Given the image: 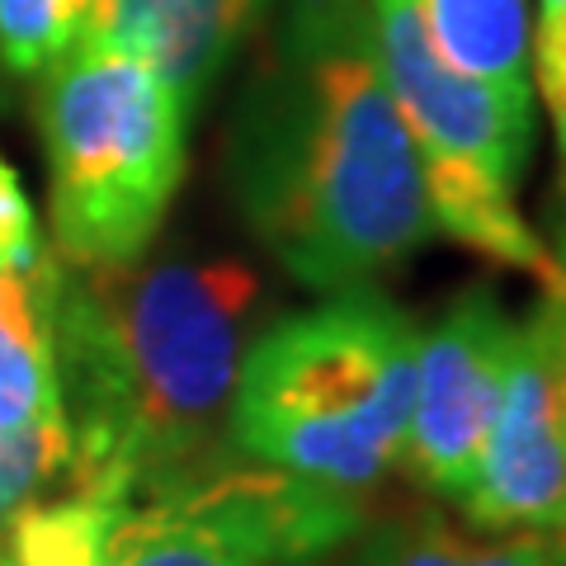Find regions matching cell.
<instances>
[{"instance_id":"obj_17","label":"cell","mask_w":566,"mask_h":566,"mask_svg":"<svg viewBox=\"0 0 566 566\" xmlns=\"http://www.w3.org/2000/svg\"><path fill=\"white\" fill-rule=\"evenodd\" d=\"M553 547H557V566H566V528H562V534H553Z\"/></svg>"},{"instance_id":"obj_1","label":"cell","mask_w":566,"mask_h":566,"mask_svg":"<svg viewBox=\"0 0 566 566\" xmlns=\"http://www.w3.org/2000/svg\"><path fill=\"white\" fill-rule=\"evenodd\" d=\"M227 185L260 245L312 293L364 289L439 237L368 0L289 6L227 128Z\"/></svg>"},{"instance_id":"obj_15","label":"cell","mask_w":566,"mask_h":566,"mask_svg":"<svg viewBox=\"0 0 566 566\" xmlns=\"http://www.w3.org/2000/svg\"><path fill=\"white\" fill-rule=\"evenodd\" d=\"M39 241V222H33V208L24 199L14 170L0 161V251H33Z\"/></svg>"},{"instance_id":"obj_9","label":"cell","mask_w":566,"mask_h":566,"mask_svg":"<svg viewBox=\"0 0 566 566\" xmlns=\"http://www.w3.org/2000/svg\"><path fill=\"white\" fill-rule=\"evenodd\" d=\"M62 264L43 245L0 251V434L66 420L57 382V307Z\"/></svg>"},{"instance_id":"obj_19","label":"cell","mask_w":566,"mask_h":566,"mask_svg":"<svg viewBox=\"0 0 566 566\" xmlns=\"http://www.w3.org/2000/svg\"><path fill=\"white\" fill-rule=\"evenodd\" d=\"M0 566H10V557H6V553H0Z\"/></svg>"},{"instance_id":"obj_2","label":"cell","mask_w":566,"mask_h":566,"mask_svg":"<svg viewBox=\"0 0 566 566\" xmlns=\"http://www.w3.org/2000/svg\"><path fill=\"white\" fill-rule=\"evenodd\" d=\"M264 289L241 260L62 264L66 495L142 505L232 458L227 411Z\"/></svg>"},{"instance_id":"obj_6","label":"cell","mask_w":566,"mask_h":566,"mask_svg":"<svg viewBox=\"0 0 566 566\" xmlns=\"http://www.w3.org/2000/svg\"><path fill=\"white\" fill-rule=\"evenodd\" d=\"M515 326L486 283L463 289L444 316L416 340V397L401 468L424 491L463 501L482 458L501 382L515 349Z\"/></svg>"},{"instance_id":"obj_10","label":"cell","mask_w":566,"mask_h":566,"mask_svg":"<svg viewBox=\"0 0 566 566\" xmlns=\"http://www.w3.org/2000/svg\"><path fill=\"white\" fill-rule=\"evenodd\" d=\"M354 566H557V547L547 534H486V528L468 534L424 510L378 528Z\"/></svg>"},{"instance_id":"obj_16","label":"cell","mask_w":566,"mask_h":566,"mask_svg":"<svg viewBox=\"0 0 566 566\" xmlns=\"http://www.w3.org/2000/svg\"><path fill=\"white\" fill-rule=\"evenodd\" d=\"M557 156H562V180H557V245H553V255L562 264V274H566V133H557Z\"/></svg>"},{"instance_id":"obj_18","label":"cell","mask_w":566,"mask_h":566,"mask_svg":"<svg viewBox=\"0 0 566 566\" xmlns=\"http://www.w3.org/2000/svg\"><path fill=\"white\" fill-rule=\"evenodd\" d=\"M553 10H566V0H538V14H553Z\"/></svg>"},{"instance_id":"obj_4","label":"cell","mask_w":566,"mask_h":566,"mask_svg":"<svg viewBox=\"0 0 566 566\" xmlns=\"http://www.w3.org/2000/svg\"><path fill=\"white\" fill-rule=\"evenodd\" d=\"M52 241L66 264H133L185 180L189 114L156 71L99 33L43 71Z\"/></svg>"},{"instance_id":"obj_5","label":"cell","mask_w":566,"mask_h":566,"mask_svg":"<svg viewBox=\"0 0 566 566\" xmlns=\"http://www.w3.org/2000/svg\"><path fill=\"white\" fill-rule=\"evenodd\" d=\"M486 534H562L566 528V293L515 326L472 486L458 501Z\"/></svg>"},{"instance_id":"obj_13","label":"cell","mask_w":566,"mask_h":566,"mask_svg":"<svg viewBox=\"0 0 566 566\" xmlns=\"http://www.w3.org/2000/svg\"><path fill=\"white\" fill-rule=\"evenodd\" d=\"M71 472V430L66 420L33 424V430L0 434V553H6L10 524L29 505L48 501V491Z\"/></svg>"},{"instance_id":"obj_8","label":"cell","mask_w":566,"mask_h":566,"mask_svg":"<svg viewBox=\"0 0 566 566\" xmlns=\"http://www.w3.org/2000/svg\"><path fill=\"white\" fill-rule=\"evenodd\" d=\"M274 0H95L91 33L147 62L193 118Z\"/></svg>"},{"instance_id":"obj_14","label":"cell","mask_w":566,"mask_h":566,"mask_svg":"<svg viewBox=\"0 0 566 566\" xmlns=\"http://www.w3.org/2000/svg\"><path fill=\"white\" fill-rule=\"evenodd\" d=\"M528 66L538 76L553 128L566 133V10L538 14V39H534V52H528Z\"/></svg>"},{"instance_id":"obj_12","label":"cell","mask_w":566,"mask_h":566,"mask_svg":"<svg viewBox=\"0 0 566 566\" xmlns=\"http://www.w3.org/2000/svg\"><path fill=\"white\" fill-rule=\"evenodd\" d=\"M95 20V0H0V62L10 76H43Z\"/></svg>"},{"instance_id":"obj_7","label":"cell","mask_w":566,"mask_h":566,"mask_svg":"<svg viewBox=\"0 0 566 566\" xmlns=\"http://www.w3.org/2000/svg\"><path fill=\"white\" fill-rule=\"evenodd\" d=\"M368 39L387 95L416 137L420 166H476L505 189L534 156V95L482 85L439 57L416 0H368Z\"/></svg>"},{"instance_id":"obj_3","label":"cell","mask_w":566,"mask_h":566,"mask_svg":"<svg viewBox=\"0 0 566 566\" xmlns=\"http://www.w3.org/2000/svg\"><path fill=\"white\" fill-rule=\"evenodd\" d=\"M420 331L374 283L326 293L241 354L227 449L349 495L401 468Z\"/></svg>"},{"instance_id":"obj_11","label":"cell","mask_w":566,"mask_h":566,"mask_svg":"<svg viewBox=\"0 0 566 566\" xmlns=\"http://www.w3.org/2000/svg\"><path fill=\"white\" fill-rule=\"evenodd\" d=\"M118 505L57 495L29 505L10 524V566H109V524Z\"/></svg>"}]
</instances>
